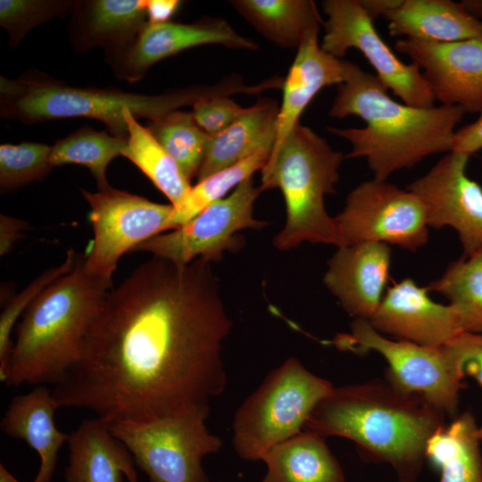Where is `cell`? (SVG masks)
I'll return each instance as SVG.
<instances>
[{"instance_id": "cell-17", "label": "cell", "mask_w": 482, "mask_h": 482, "mask_svg": "<svg viewBox=\"0 0 482 482\" xmlns=\"http://www.w3.org/2000/svg\"><path fill=\"white\" fill-rule=\"evenodd\" d=\"M428 293L427 287L403 278L386 290L369 321L381 334L442 347L463 331L454 307L433 301Z\"/></svg>"}, {"instance_id": "cell-27", "label": "cell", "mask_w": 482, "mask_h": 482, "mask_svg": "<svg viewBox=\"0 0 482 482\" xmlns=\"http://www.w3.org/2000/svg\"><path fill=\"white\" fill-rule=\"evenodd\" d=\"M474 415L465 411L428 441L426 459L439 471V482H482V453Z\"/></svg>"}, {"instance_id": "cell-20", "label": "cell", "mask_w": 482, "mask_h": 482, "mask_svg": "<svg viewBox=\"0 0 482 482\" xmlns=\"http://www.w3.org/2000/svg\"><path fill=\"white\" fill-rule=\"evenodd\" d=\"M147 22L146 0L76 1L70 38L78 52L102 47L108 56L127 47Z\"/></svg>"}, {"instance_id": "cell-42", "label": "cell", "mask_w": 482, "mask_h": 482, "mask_svg": "<svg viewBox=\"0 0 482 482\" xmlns=\"http://www.w3.org/2000/svg\"><path fill=\"white\" fill-rule=\"evenodd\" d=\"M461 4L470 13L482 20V0H462Z\"/></svg>"}, {"instance_id": "cell-1", "label": "cell", "mask_w": 482, "mask_h": 482, "mask_svg": "<svg viewBox=\"0 0 482 482\" xmlns=\"http://www.w3.org/2000/svg\"><path fill=\"white\" fill-rule=\"evenodd\" d=\"M231 328L211 262L154 257L108 291L54 403L109 423L210 410L227 386Z\"/></svg>"}, {"instance_id": "cell-25", "label": "cell", "mask_w": 482, "mask_h": 482, "mask_svg": "<svg viewBox=\"0 0 482 482\" xmlns=\"http://www.w3.org/2000/svg\"><path fill=\"white\" fill-rule=\"evenodd\" d=\"M233 8L262 37L290 49L319 34L323 21L312 0H234Z\"/></svg>"}, {"instance_id": "cell-31", "label": "cell", "mask_w": 482, "mask_h": 482, "mask_svg": "<svg viewBox=\"0 0 482 482\" xmlns=\"http://www.w3.org/2000/svg\"><path fill=\"white\" fill-rule=\"evenodd\" d=\"M125 143L126 139L84 126L52 145L50 163L53 167L83 165L95 178L98 190L104 189L111 187L106 178L107 167L115 157L121 155Z\"/></svg>"}, {"instance_id": "cell-28", "label": "cell", "mask_w": 482, "mask_h": 482, "mask_svg": "<svg viewBox=\"0 0 482 482\" xmlns=\"http://www.w3.org/2000/svg\"><path fill=\"white\" fill-rule=\"evenodd\" d=\"M126 120L129 134L121 155L133 162L173 207L179 206L192 187L190 180L148 127L138 123L131 113H127Z\"/></svg>"}, {"instance_id": "cell-5", "label": "cell", "mask_w": 482, "mask_h": 482, "mask_svg": "<svg viewBox=\"0 0 482 482\" xmlns=\"http://www.w3.org/2000/svg\"><path fill=\"white\" fill-rule=\"evenodd\" d=\"M112 281L73 269L46 287L17 326L4 384L56 385L79 357L86 333Z\"/></svg>"}, {"instance_id": "cell-12", "label": "cell", "mask_w": 482, "mask_h": 482, "mask_svg": "<svg viewBox=\"0 0 482 482\" xmlns=\"http://www.w3.org/2000/svg\"><path fill=\"white\" fill-rule=\"evenodd\" d=\"M261 192L251 178L182 227L159 234L132 252L150 253L178 265H187L199 258L219 262L225 252L240 248L243 239L239 231L260 229L267 224L253 217V204Z\"/></svg>"}, {"instance_id": "cell-24", "label": "cell", "mask_w": 482, "mask_h": 482, "mask_svg": "<svg viewBox=\"0 0 482 482\" xmlns=\"http://www.w3.org/2000/svg\"><path fill=\"white\" fill-rule=\"evenodd\" d=\"M262 482H345L343 469L324 437L308 431L277 445L264 456Z\"/></svg>"}, {"instance_id": "cell-8", "label": "cell", "mask_w": 482, "mask_h": 482, "mask_svg": "<svg viewBox=\"0 0 482 482\" xmlns=\"http://www.w3.org/2000/svg\"><path fill=\"white\" fill-rule=\"evenodd\" d=\"M210 410L146 421L109 423L149 482H209L203 460L219 452L221 439L206 426Z\"/></svg>"}, {"instance_id": "cell-16", "label": "cell", "mask_w": 482, "mask_h": 482, "mask_svg": "<svg viewBox=\"0 0 482 482\" xmlns=\"http://www.w3.org/2000/svg\"><path fill=\"white\" fill-rule=\"evenodd\" d=\"M395 48L420 69L436 101L482 112V37L451 43L402 38Z\"/></svg>"}, {"instance_id": "cell-4", "label": "cell", "mask_w": 482, "mask_h": 482, "mask_svg": "<svg viewBox=\"0 0 482 482\" xmlns=\"http://www.w3.org/2000/svg\"><path fill=\"white\" fill-rule=\"evenodd\" d=\"M237 82L227 77L212 86H193L159 95L117 88L71 86L30 69L14 79L0 77V112L29 125L53 120L88 118L104 122L112 135L127 139V113L154 120L213 96H233Z\"/></svg>"}, {"instance_id": "cell-2", "label": "cell", "mask_w": 482, "mask_h": 482, "mask_svg": "<svg viewBox=\"0 0 482 482\" xmlns=\"http://www.w3.org/2000/svg\"><path fill=\"white\" fill-rule=\"evenodd\" d=\"M446 414L421 395L376 378L334 387L314 408L303 431L353 441L361 453L389 464L397 482H416L428 439Z\"/></svg>"}, {"instance_id": "cell-38", "label": "cell", "mask_w": 482, "mask_h": 482, "mask_svg": "<svg viewBox=\"0 0 482 482\" xmlns=\"http://www.w3.org/2000/svg\"><path fill=\"white\" fill-rule=\"evenodd\" d=\"M482 149V112L473 122L456 129L451 152L472 155Z\"/></svg>"}, {"instance_id": "cell-39", "label": "cell", "mask_w": 482, "mask_h": 482, "mask_svg": "<svg viewBox=\"0 0 482 482\" xmlns=\"http://www.w3.org/2000/svg\"><path fill=\"white\" fill-rule=\"evenodd\" d=\"M29 225L21 219L5 214L0 215V255H7L18 241L25 236L24 230L29 229Z\"/></svg>"}, {"instance_id": "cell-22", "label": "cell", "mask_w": 482, "mask_h": 482, "mask_svg": "<svg viewBox=\"0 0 482 482\" xmlns=\"http://www.w3.org/2000/svg\"><path fill=\"white\" fill-rule=\"evenodd\" d=\"M56 409L53 391L37 386L28 394L14 396L0 422L5 435L25 441L38 454L40 464L33 482H51L58 453L70 438L55 425Z\"/></svg>"}, {"instance_id": "cell-36", "label": "cell", "mask_w": 482, "mask_h": 482, "mask_svg": "<svg viewBox=\"0 0 482 482\" xmlns=\"http://www.w3.org/2000/svg\"><path fill=\"white\" fill-rule=\"evenodd\" d=\"M248 110L249 107L240 106L230 96H213L196 102L192 113L197 124L212 136L229 128Z\"/></svg>"}, {"instance_id": "cell-29", "label": "cell", "mask_w": 482, "mask_h": 482, "mask_svg": "<svg viewBox=\"0 0 482 482\" xmlns=\"http://www.w3.org/2000/svg\"><path fill=\"white\" fill-rule=\"evenodd\" d=\"M273 143H267L237 162L198 180L180 204L173 207L169 230L176 229L195 218L210 204L226 197L241 183L265 165Z\"/></svg>"}, {"instance_id": "cell-43", "label": "cell", "mask_w": 482, "mask_h": 482, "mask_svg": "<svg viewBox=\"0 0 482 482\" xmlns=\"http://www.w3.org/2000/svg\"><path fill=\"white\" fill-rule=\"evenodd\" d=\"M0 482H21L7 469L0 464Z\"/></svg>"}, {"instance_id": "cell-15", "label": "cell", "mask_w": 482, "mask_h": 482, "mask_svg": "<svg viewBox=\"0 0 482 482\" xmlns=\"http://www.w3.org/2000/svg\"><path fill=\"white\" fill-rule=\"evenodd\" d=\"M205 45L245 50L258 48L255 42L238 34L226 20L205 18L193 23L147 22L127 47L106 56V60L117 78L135 83L156 62Z\"/></svg>"}, {"instance_id": "cell-35", "label": "cell", "mask_w": 482, "mask_h": 482, "mask_svg": "<svg viewBox=\"0 0 482 482\" xmlns=\"http://www.w3.org/2000/svg\"><path fill=\"white\" fill-rule=\"evenodd\" d=\"M75 4L70 0H0V25L9 35L10 47H17L32 29L71 14Z\"/></svg>"}, {"instance_id": "cell-13", "label": "cell", "mask_w": 482, "mask_h": 482, "mask_svg": "<svg viewBox=\"0 0 482 482\" xmlns=\"http://www.w3.org/2000/svg\"><path fill=\"white\" fill-rule=\"evenodd\" d=\"M327 21L321 48L342 58L352 48L360 51L376 71V76L403 104L432 107L436 98L420 69L402 62L382 39L359 0H324Z\"/></svg>"}, {"instance_id": "cell-3", "label": "cell", "mask_w": 482, "mask_h": 482, "mask_svg": "<svg viewBox=\"0 0 482 482\" xmlns=\"http://www.w3.org/2000/svg\"><path fill=\"white\" fill-rule=\"evenodd\" d=\"M465 113L454 105L399 103L375 74L353 63L346 80L337 86L328 114L334 119L357 116L366 125L328 129L350 143L345 158H365L373 179L385 181L430 155L451 152L456 126Z\"/></svg>"}, {"instance_id": "cell-11", "label": "cell", "mask_w": 482, "mask_h": 482, "mask_svg": "<svg viewBox=\"0 0 482 482\" xmlns=\"http://www.w3.org/2000/svg\"><path fill=\"white\" fill-rule=\"evenodd\" d=\"M90 207L94 237L83 258L90 274L112 281L120 257L169 230L173 206L113 188L80 190Z\"/></svg>"}, {"instance_id": "cell-37", "label": "cell", "mask_w": 482, "mask_h": 482, "mask_svg": "<svg viewBox=\"0 0 482 482\" xmlns=\"http://www.w3.org/2000/svg\"><path fill=\"white\" fill-rule=\"evenodd\" d=\"M444 348L458 373L482 386V333L461 332Z\"/></svg>"}, {"instance_id": "cell-34", "label": "cell", "mask_w": 482, "mask_h": 482, "mask_svg": "<svg viewBox=\"0 0 482 482\" xmlns=\"http://www.w3.org/2000/svg\"><path fill=\"white\" fill-rule=\"evenodd\" d=\"M78 255L70 249L65 260L58 266L48 269L30 282L4 304L0 315V381L4 384L13 342L12 330L21 315H23L31 303L52 283L70 272L76 264Z\"/></svg>"}, {"instance_id": "cell-40", "label": "cell", "mask_w": 482, "mask_h": 482, "mask_svg": "<svg viewBox=\"0 0 482 482\" xmlns=\"http://www.w3.org/2000/svg\"><path fill=\"white\" fill-rule=\"evenodd\" d=\"M181 4L179 0H146V14L149 23H163L176 13Z\"/></svg>"}, {"instance_id": "cell-23", "label": "cell", "mask_w": 482, "mask_h": 482, "mask_svg": "<svg viewBox=\"0 0 482 482\" xmlns=\"http://www.w3.org/2000/svg\"><path fill=\"white\" fill-rule=\"evenodd\" d=\"M384 19L393 37L430 43L482 37V20L452 0H403Z\"/></svg>"}, {"instance_id": "cell-6", "label": "cell", "mask_w": 482, "mask_h": 482, "mask_svg": "<svg viewBox=\"0 0 482 482\" xmlns=\"http://www.w3.org/2000/svg\"><path fill=\"white\" fill-rule=\"evenodd\" d=\"M345 155L300 122L261 170L262 191L278 188L285 199L287 220L274 238L277 249L287 251L302 243L341 247L334 217L324 203L336 192L339 167Z\"/></svg>"}, {"instance_id": "cell-10", "label": "cell", "mask_w": 482, "mask_h": 482, "mask_svg": "<svg viewBox=\"0 0 482 482\" xmlns=\"http://www.w3.org/2000/svg\"><path fill=\"white\" fill-rule=\"evenodd\" d=\"M334 220L341 247L376 242L414 252L428 240L429 227L420 199L386 180L360 183Z\"/></svg>"}, {"instance_id": "cell-9", "label": "cell", "mask_w": 482, "mask_h": 482, "mask_svg": "<svg viewBox=\"0 0 482 482\" xmlns=\"http://www.w3.org/2000/svg\"><path fill=\"white\" fill-rule=\"evenodd\" d=\"M331 344L357 354L379 353L388 364L385 371L388 379L408 393L421 395L446 415H457L464 383L444 346L392 340L362 319H354L350 331L337 334Z\"/></svg>"}, {"instance_id": "cell-7", "label": "cell", "mask_w": 482, "mask_h": 482, "mask_svg": "<svg viewBox=\"0 0 482 482\" xmlns=\"http://www.w3.org/2000/svg\"><path fill=\"white\" fill-rule=\"evenodd\" d=\"M335 386L294 357L272 370L239 406L232 445L245 461H260L277 445L303 431L316 405Z\"/></svg>"}, {"instance_id": "cell-32", "label": "cell", "mask_w": 482, "mask_h": 482, "mask_svg": "<svg viewBox=\"0 0 482 482\" xmlns=\"http://www.w3.org/2000/svg\"><path fill=\"white\" fill-rule=\"evenodd\" d=\"M147 127L184 175L189 180L197 178L211 136L197 124L192 112H172L149 120Z\"/></svg>"}, {"instance_id": "cell-44", "label": "cell", "mask_w": 482, "mask_h": 482, "mask_svg": "<svg viewBox=\"0 0 482 482\" xmlns=\"http://www.w3.org/2000/svg\"><path fill=\"white\" fill-rule=\"evenodd\" d=\"M478 436L479 440L482 442V424L478 428Z\"/></svg>"}, {"instance_id": "cell-41", "label": "cell", "mask_w": 482, "mask_h": 482, "mask_svg": "<svg viewBox=\"0 0 482 482\" xmlns=\"http://www.w3.org/2000/svg\"><path fill=\"white\" fill-rule=\"evenodd\" d=\"M369 18L374 22L378 17L384 18L397 8L403 0H359Z\"/></svg>"}, {"instance_id": "cell-33", "label": "cell", "mask_w": 482, "mask_h": 482, "mask_svg": "<svg viewBox=\"0 0 482 482\" xmlns=\"http://www.w3.org/2000/svg\"><path fill=\"white\" fill-rule=\"evenodd\" d=\"M52 146L36 142L0 145V190L12 192L44 179L51 171Z\"/></svg>"}, {"instance_id": "cell-30", "label": "cell", "mask_w": 482, "mask_h": 482, "mask_svg": "<svg viewBox=\"0 0 482 482\" xmlns=\"http://www.w3.org/2000/svg\"><path fill=\"white\" fill-rule=\"evenodd\" d=\"M427 288L454 307L463 332L482 333V251L451 262Z\"/></svg>"}, {"instance_id": "cell-21", "label": "cell", "mask_w": 482, "mask_h": 482, "mask_svg": "<svg viewBox=\"0 0 482 482\" xmlns=\"http://www.w3.org/2000/svg\"><path fill=\"white\" fill-rule=\"evenodd\" d=\"M68 446L66 482H138L132 454L104 420H83L70 434Z\"/></svg>"}, {"instance_id": "cell-14", "label": "cell", "mask_w": 482, "mask_h": 482, "mask_svg": "<svg viewBox=\"0 0 482 482\" xmlns=\"http://www.w3.org/2000/svg\"><path fill=\"white\" fill-rule=\"evenodd\" d=\"M470 156L449 152L407 189L423 204L428 227H451L464 257L482 251V187L467 172Z\"/></svg>"}, {"instance_id": "cell-19", "label": "cell", "mask_w": 482, "mask_h": 482, "mask_svg": "<svg viewBox=\"0 0 482 482\" xmlns=\"http://www.w3.org/2000/svg\"><path fill=\"white\" fill-rule=\"evenodd\" d=\"M319 34L310 36L296 54L282 82V102L275 123L271 152L276 151L299 123V118L314 96L324 87L344 83L353 62L337 58L324 51Z\"/></svg>"}, {"instance_id": "cell-26", "label": "cell", "mask_w": 482, "mask_h": 482, "mask_svg": "<svg viewBox=\"0 0 482 482\" xmlns=\"http://www.w3.org/2000/svg\"><path fill=\"white\" fill-rule=\"evenodd\" d=\"M277 102L260 98L248 112L223 131L210 137L197 181L253 154L267 143H274Z\"/></svg>"}, {"instance_id": "cell-18", "label": "cell", "mask_w": 482, "mask_h": 482, "mask_svg": "<svg viewBox=\"0 0 482 482\" xmlns=\"http://www.w3.org/2000/svg\"><path fill=\"white\" fill-rule=\"evenodd\" d=\"M388 245L363 242L338 247L328 264L324 284L345 311L370 320L377 311L389 278Z\"/></svg>"}]
</instances>
